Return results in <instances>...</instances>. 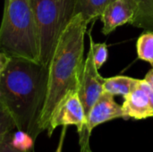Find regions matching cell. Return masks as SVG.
<instances>
[{
    "label": "cell",
    "instance_id": "ba28073f",
    "mask_svg": "<svg viewBox=\"0 0 153 152\" xmlns=\"http://www.w3.org/2000/svg\"><path fill=\"white\" fill-rule=\"evenodd\" d=\"M126 119H146L153 116V88L145 81L139 80L135 87L124 97L122 105Z\"/></svg>",
    "mask_w": 153,
    "mask_h": 152
},
{
    "label": "cell",
    "instance_id": "5bb4252c",
    "mask_svg": "<svg viewBox=\"0 0 153 152\" xmlns=\"http://www.w3.org/2000/svg\"><path fill=\"white\" fill-rule=\"evenodd\" d=\"M11 145L21 151H32L35 140L26 132L17 130L12 133Z\"/></svg>",
    "mask_w": 153,
    "mask_h": 152
},
{
    "label": "cell",
    "instance_id": "d6986e66",
    "mask_svg": "<svg viewBox=\"0 0 153 152\" xmlns=\"http://www.w3.org/2000/svg\"><path fill=\"white\" fill-rule=\"evenodd\" d=\"M67 126H63V130L61 133V136L59 139V143L57 146V149L55 152H62V149H63V144H64V140H65V132H66Z\"/></svg>",
    "mask_w": 153,
    "mask_h": 152
},
{
    "label": "cell",
    "instance_id": "44dd1931",
    "mask_svg": "<svg viewBox=\"0 0 153 152\" xmlns=\"http://www.w3.org/2000/svg\"><path fill=\"white\" fill-rule=\"evenodd\" d=\"M87 152H92V151H91L90 150V151H87Z\"/></svg>",
    "mask_w": 153,
    "mask_h": 152
},
{
    "label": "cell",
    "instance_id": "4fadbf2b",
    "mask_svg": "<svg viewBox=\"0 0 153 152\" xmlns=\"http://www.w3.org/2000/svg\"><path fill=\"white\" fill-rule=\"evenodd\" d=\"M137 55L141 60L149 62L153 65V32L147 31L142 34L136 43Z\"/></svg>",
    "mask_w": 153,
    "mask_h": 152
},
{
    "label": "cell",
    "instance_id": "ac0fdd59",
    "mask_svg": "<svg viewBox=\"0 0 153 152\" xmlns=\"http://www.w3.org/2000/svg\"><path fill=\"white\" fill-rule=\"evenodd\" d=\"M10 58L11 57L8 55H6L5 53L0 51V78H1V75L3 73V72L4 71L5 67L7 66Z\"/></svg>",
    "mask_w": 153,
    "mask_h": 152
},
{
    "label": "cell",
    "instance_id": "30bf717a",
    "mask_svg": "<svg viewBox=\"0 0 153 152\" xmlns=\"http://www.w3.org/2000/svg\"><path fill=\"white\" fill-rule=\"evenodd\" d=\"M115 0H76L75 14H82L88 24L100 17L105 8Z\"/></svg>",
    "mask_w": 153,
    "mask_h": 152
},
{
    "label": "cell",
    "instance_id": "277c9868",
    "mask_svg": "<svg viewBox=\"0 0 153 152\" xmlns=\"http://www.w3.org/2000/svg\"><path fill=\"white\" fill-rule=\"evenodd\" d=\"M39 41V62L48 66L58 40L75 15L76 0H31Z\"/></svg>",
    "mask_w": 153,
    "mask_h": 152
},
{
    "label": "cell",
    "instance_id": "8992f818",
    "mask_svg": "<svg viewBox=\"0 0 153 152\" xmlns=\"http://www.w3.org/2000/svg\"><path fill=\"white\" fill-rule=\"evenodd\" d=\"M117 118L126 119L122 106L115 101L113 95L103 91L87 116L85 136L82 142L80 143L81 152H87L91 150L90 136L96 126Z\"/></svg>",
    "mask_w": 153,
    "mask_h": 152
},
{
    "label": "cell",
    "instance_id": "ffe728a7",
    "mask_svg": "<svg viewBox=\"0 0 153 152\" xmlns=\"http://www.w3.org/2000/svg\"><path fill=\"white\" fill-rule=\"evenodd\" d=\"M144 80L152 86L153 88V68L152 70H150L149 71V73L146 74V76H145V78H144Z\"/></svg>",
    "mask_w": 153,
    "mask_h": 152
},
{
    "label": "cell",
    "instance_id": "7a4b0ae2",
    "mask_svg": "<svg viewBox=\"0 0 153 152\" xmlns=\"http://www.w3.org/2000/svg\"><path fill=\"white\" fill-rule=\"evenodd\" d=\"M88 22L75 14L63 31L48 65V91L39 121L41 133L48 130L50 120L61 101L72 91H78L83 70L84 36Z\"/></svg>",
    "mask_w": 153,
    "mask_h": 152
},
{
    "label": "cell",
    "instance_id": "6da1fadb",
    "mask_svg": "<svg viewBox=\"0 0 153 152\" xmlns=\"http://www.w3.org/2000/svg\"><path fill=\"white\" fill-rule=\"evenodd\" d=\"M48 66L39 62L11 57L0 78V101L13 117L16 129L35 141L41 133L39 121L44 108Z\"/></svg>",
    "mask_w": 153,
    "mask_h": 152
},
{
    "label": "cell",
    "instance_id": "9a60e30c",
    "mask_svg": "<svg viewBox=\"0 0 153 152\" xmlns=\"http://www.w3.org/2000/svg\"><path fill=\"white\" fill-rule=\"evenodd\" d=\"M14 129H16V124L13 117L0 101V144Z\"/></svg>",
    "mask_w": 153,
    "mask_h": 152
},
{
    "label": "cell",
    "instance_id": "9c48e42d",
    "mask_svg": "<svg viewBox=\"0 0 153 152\" xmlns=\"http://www.w3.org/2000/svg\"><path fill=\"white\" fill-rule=\"evenodd\" d=\"M137 11L134 0H115L110 3L100 15L103 22L102 33L108 35L118 26L132 23Z\"/></svg>",
    "mask_w": 153,
    "mask_h": 152
},
{
    "label": "cell",
    "instance_id": "3957f363",
    "mask_svg": "<svg viewBox=\"0 0 153 152\" xmlns=\"http://www.w3.org/2000/svg\"><path fill=\"white\" fill-rule=\"evenodd\" d=\"M0 51L10 57L39 62V33L31 0H4Z\"/></svg>",
    "mask_w": 153,
    "mask_h": 152
},
{
    "label": "cell",
    "instance_id": "52a82bcc",
    "mask_svg": "<svg viewBox=\"0 0 153 152\" xmlns=\"http://www.w3.org/2000/svg\"><path fill=\"white\" fill-rule=\"evenodd\" d=\"M98 70L93 60L92 49L90 47L87 57L84 61L78 89V95L84 109L86 121L91 108L104 91L103 84L105 79L100 76Z\"/></svg>",
    "mask_w": 153,
    "mask_h": 152
},
{
    "label": "cell",
    "instance_id": "5b68a950",
    "mask_svg": "<svg viewBox=\"0 0 153 152\" xmlns=\"http://www.w3.org/2000/svg\"><path fill=\"white\" fill-rule=\"evenodd\" d=\"M68 125L77 127L79 143H82L85 136L86 116L78 91L70 92L56 108L47 130L48 137H51L56 127Z\"/></svg>",
    "mask_w": 153,
    "mask_h": 152
},
{
    "label": "cell",
    "instance_id": "e0dca14e",
    "mask_svg": "<svg viewBox=\"0 0 153 152\" xmlns=\"http://www.w3.org/2000/svg\"><path fill=\"white\" fill-rule=\"evenodd\" d=\"M12 133H9L2 142V143L0 144V152H32V151H21L15 148H13L11 145V137H12Z\"/></svg>",
    "mask_w": 153,
    "mask_h": 152
},
{
    "label": "cell",
    "instance_id": "2e32d148",
    "mask_svg": "<svg viewBox=\"0 0 153 152\" xmlns=\"http://www.w3.org/2000/svg\"><path fill=\"white\" fill-rule=\"evenodd\" d=\"M90 36V47L92 49L93 60L98 69H100L103 64L108 59V47L105 43H95L92 39L91 32H89Z\"/></svg>",
    "mask_w": 153,
    "mask_h": 152
},
{
    "label": "cell",
    "instance_id": "7c38bea8",
    "mask_svg": "<svg viewBox=\"0 0 153 152\" xmlns=\"http://www.w3.org/2000/svg\"><path fill=\"white\" fill-rule=\"evenodd\" d=\"M137 5L132 25L153 32V0H134Z\"/></svg>",
    "mask_w": 153,
    "mask_h": 152
},
{
    "label": "cell",
    "instance_id": "8fae6325",
    "mask_svg": "<svg viewBox=\"0 0 153 152\" xmlns=\"http://www.w3.org/2000/svg\"><path fill=\"white\" fill-rule=\"evenodd\" d=\"M138 79L128 76H115L104 81L103 90L113 96H126L137 84Z\"/></svg>",
    "mask_w": 153,
    "mask_h": 152
}]
</instances>
